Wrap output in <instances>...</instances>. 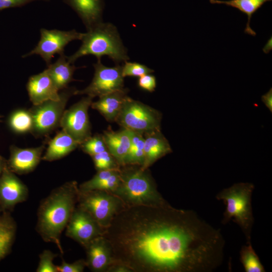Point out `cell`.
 Listing matches in <instances>:
<instances>
[{
    "mask_svg": "<svg viewBox=\"0 0 272 272\" xmlns=\"http://www.w3.org/2000/svg\"><path fill=\"white\" fill-rule=\"evenodd\" d=\"M113 262L132 272H205L218 249L216 229L195 212L157 206L125 207L102 235Z\"/></svg>",
    "mask_w": 272,
    "mask_h": 272,
    "instance_id": "obj_1",
    "label": "cell"
},
{
    "mask_svg": "<svg viewBox=\"0 0 272 272\" xmlns=\"http://www.w3.org/2000/svg\"><path fill=\"white\" fill-rule=\"evenodd\" d=\"M79 192L76 181L66 182L53 189L38 208L36 230L45 242L55 244L61 254V235L77 205Z\"/></svg>",
    "mask_w": 272,
    "mask_h": 272,
    "instance_id": "obj_2",
    "label": "cell"
},
{
    "mask_svg": "<svg viewBox=\"0 0 272 272\" xmlns=\"http://www.w3.org/2000/svg\"><path fill=\"white\" fill-rule=\"evenodd\" d=\"M120 182L112 192L126 207L157 206L167 201L158 191L148 169L125 165L119 168Z\"/></svg>",
    "mask_w": 272,
    "mask_h": 272,
    "instance_id": "obj_3",
    "label": "cell"
},
{
    "mask_svg": "<svg viewBox=\"0 0 272 272\" xmlns=\"http://www.w3.org/2000/svg\"><path fill=\"white\" fill-rule=\"evenodd\" d=\"M82 45L73 54L66 56L68 61L74 64L82 56L93 55L97 60L106 55L116 64L129 59L127 50L123 45L115 26L103 22L84 33Z\"/></svg>",
    "mask_w": 272,
    "mask_h": 272,
    "instance_id": "obj_4",
    "label": "cell"
},
{
    "mask_svg": "<svg viewBox=\"0 0 272 272\" xmlns=\"http://www.w3.org/2000/svg\"><path fill=\"white\" fill-rule=\"evenodd\" d=\"M254 185L249 182H238L221 190L216 198L225 205L222 223L232 220L240 227L247 242L251 241L254 224L251 199Z\"/></svg>",
    "mask_w": 272,
    "mask_h": 272,
    "instance_id": "obj_5",
    "label": "cell"
},
{
    "mask_svg": "<svg viewBox=\"0 0 272 272\" xmlns=\"http://www.w3.org/2000/svg\"><path fill=\"white\" fill-rule=\"evenodd\" d=\"M161 120L160 111L127 96L115 122L123 128L144 134L160 130Z\"/></svg>",
    "mask_w": 272,
    "mask_h": 272,
    "instance_id": "obj_6",
    "label": "cell"
},
{
    "mask_svg": "<svg viewBox=\"0 0 272 272\" xmlns=\"http://www.w3.org/2000/svg\"><path fill=\"white\" fill-rule=\"evenodd\" d=\"M75 87H66L59 91L60 97L57 100H49L32 106L29 110L33 117V127L31 133L35 137L48 134L57 127L69 99L76 95Z\"/></svg>",
    "mask_w": 272,
    "mask_h": 272,
    "instance_id": "obj_7",
    "label": "cell"
},
{
    "mask_svg": "<svg viewBox=\"0 0 272 272\" xmlns=\"http://www.w3.org/2000/svg\"><path fill=\"white\" fill-rule=\"evenodd\" d=\"M77 206L88 212L104 230L126 206L114 194L95 190L79 192Z\"/></svg>",
    "mask_w": 272,
    "mask_h": 272,
    "instance_id": "obj_8",
    "label": "cell"
},
{
    "mask_svg": "<svg viewBox=\"0 0 272 272\" xmlns=\"http://www.w3.org/2000/svg\"><path fill=\"white\" fill-rule=\"evenodd\" d=\"M94 98L86 96L65 109L60 122L62 129L80 145L92 135L88 110Z\"/></svg>",
    "mask_w": 272,
    "mask_h": 272,
    "instance_id": "obj_9",
    "label": "cell"
},
{
    "mask_svg": "<svg viewBox=\"0 0 272 272\" xmlns=\"http://www.w3.org/2000/svg\"><path fill=\"white\" fill-rule=\"evenodd\" d=\"M40 39L35 47L22 56L23 58L36 54L40 55L48 65L56 54L64 53V47L72 41L81 40L84 33L75 30L62 31L40 29Z\"/></svg>",
    "mask_w": 272,
    "mask_h": 272,
    "instance_id": "obj_10",
    "label": "cell"
},
{
    "mask_svg": "<svg viewBox=\"0 0 272 272\" xmlns=\"http://www.w3.org/2000/svg\"><path fill=\"white\" fill-rule=\"evenodd\" d=\"M94 77L91 83L85 89L78 90L77 95H86L93 98L100 97L124 88V77L122 75V66L116 64L113 67L103 65L101 60L94 64Z\"/></svg>",
    "mask_w": 272,
    "mask_h": 272,
    "instance_id": "obj_11",
    "label": "cell"
},
{
    "mask_svg": "<svg viewBox=\"0 0 272 272\" xmlns=\"http://www.w3.org/2000/svg\"><path fill=\"white\" fill-rule=\"evenodd\" d=\"M65 235L85 247L102 236L104 229L86 211L76 206L65 228Z\"/></svg>",
    "mask_w": 272,
    "mask_h": 272,
    "instance_id": "obj_12",
    "label": "cell"
},
{
    "mask_svg": "<svg viewBox=\"0 0 272 272\" xmlns=\"http://www.w3.org/2000/svg\"><path fill=\"white\" fill-rule=\"evenodd\" d=\"M28 196L27 186L8 166L0 176V203L5 208H13L25 201Z\"/></svg>",
    "mask_w": 272,
    "mask_h": 272,
    "instance_id": "obj_13",
    "label": "cell"
},
{
    "mask_svg": "<svg viewBox=\"0 0 272 272\" xmlns=\"http://www.w3.org/2000/svg\"><path fill=\"white\" fill-rule=\"evenodd\" d=\"M45 145L29 148H21L15 145L10 148V157L7 160L9 169L22 175L32 172L41 160Z\"/></svg>",
    "mask_w": 272,
    "mask_h": 272,
    "instance_id": "obj_14",
    "label": "cell"
},
{
    "mask_svg": "<svg viewBox=\"0 0 272 272\" xmlns=\"http://www.w3.org/2000/svg\"><path fill=\"white\" fill-rule=\"evenodd\" d=\"M27 90L33 105L44 101L57 100L60 97L59 91L48 74L46 69L31 76L27 83Z\"/></svg>",
    "mask_w": 272,
    "mask_h": 272,
    "instance_id": "obj_15",
    "label": "cell"
},
{
    "mask_svg": "<svg viewBox=\"0 0 272 272\" xmlns=\"http://www.w3.org/2000/svg\"><path fill=\"white\" fill-rule=\"evenodd\" d=\"M87 266L95 272H106L113 262L110 246L103 236L92 240L85 247Z\"/></svg>",
    "mask_w": 272,
    "mask_h": 272,
    "instance_id": "obj_16",
    "label": "cell"
},
{
    "mask_svg": "<svg viewBox=\"0 0 272 272\" xmlns=\"http://www.w3.org/2000/svg\"><path fill=\"white\" fill-rule=\"evenodd\" d=\"M144 169H148L156 161L171 153V146L161 129L144 133Z\"/></svg>",
    "mask_w": 272,
    "mask_h": 272,
    "instance_id": "obj_17",
    "label": "cell"
},
{
    "mask_svg": "<svg viewBox=\"0 0 272 272\" xmlns=\"http://www.w3.org/2000/svg\"><path fill=\"white\" fill-rule=\"evenodd\" d=\"M78 15L87 30L102 22L103 0H63Z\"/></svg>",
    "mask_w": 272,
    "mask_h": 272,
    "instance_id": "obj_18",
    "label": "cell"
},
{
    "mask_svg": "<svg viewBox=\"0 0 272 272\" xmlns=\"http://www.w3.org/2000/svg\"><path fill=\"white\" fill-rule=\"evenodd\" d=\"M107 150L115 158L120 166L124 165V160L130 145V133L129 130L122 128L114 131L110 127L102 134Z\"/></svg>",
    "mask_w": 272,
    "mask_h": 272,
    "instance_id": "obj_19",
    "label": "cell"
},
{
    "mask_svg": "<svg viewBox=\"0 0 272 272\" xmlns=\"http://www.w3.org/2000/svg\"><path fill=\"white\" fill-rule=\"evenodd\" d=\"M128 89L116 91L99 97L91 107L97 110L109 122H115L122 103L127 96Z\"/></svg>",
    "mask_w": 272,
    "mask_h": 272,
    "instance_id": "obj_20",
    "label": "cell"
},
{
    "mask_svg": "<svg viewBox=\"0 0 272 272\" xmlns=\"http://www.w3.org/2000/svg\"><path fill=\"white\" fill-rule=\"evenodd\" d=\"M80 146L68 133L61 129L50 140L41 160L53 161L60 159L74 151Z\"/></svg>",
    "mask_w": 272,
    "mask_h": 272,
    "instance_id": "obj_21",
    "label": "cell"
},
{
    "mask_svg": "<svg viewBox=\"0 0 272 272\" xmlns=\"http://www.w3.org/2000/svg\"><path fill=\"white\" fill-rule=\"evenodd\" d=\"M119 182V169L100 170L91 179L81 184L79 189L81 192L99 190L112 193Z\"/></svg>",
    "mask_w": 272,
    "mask_h": 272,
    "instance_id": "obj_22",
    "label": "cell"
},
{
    "mask_svg": "<svg viewBox=\"0 0 272 272\" xmlns=\"http://www.w3.org/2000/svg\"><path fill=\"white\" fill-rule=\"evenodd\" d=\"M74 64L70 63L63 53L59 55L56 61L47 65V72L57 89L60 91L66 87L70 83L75 81L73 75L76 69Z\"/></svg>",
    "mask_w": 272,
    "mask_h": 272,
    "instance_id": "obj_23",
    "label": "cell"
},
{
    "mask_svg": "<svg viewBox=\"0 0 272 272\" xmlns=\"http://www.w3.org/2000/svg\"><path fill=\"white\" fill-rule=\"evenodd\" d=\"M271 0H210L211 4H224L239 10L242 13L247 15L248 21L244 32L247 34L255 36L256 32L250 26V20L253 14L260 9L265 3Z\"/></svg>",
    "mask_w": 272,
    "mask_h": 272,
    "instance_id": "obj_24",
    "label": "cell"
},
{
    "mask_svg": "<svg viewBox=\"0 0 272 272\" xmlns=\"http://www.w3.org/2000/svg\"><path fill=\"white\" fill-rule=\"evenodd\" d=\"M16 232V224L13 219L5 214L0 216V260L10 251Z\"/></svg>",
    "mask_w": 272,
    "mask_h": 272,
    "instance_id": "obj_25",
    "label": "cell"
},
{
    "mask_svg": "<svg viewBox=\"0 0 272 272\" xmlns=\"http://www.w3.org/2000/svg\"><path fill=\"white\" fill-rule=\"evenodd\" d=\"M9 128L17 133L31 132L33 127V117L29 110L17 109L12 112L8 119Z\"/></svg>",
    "mask_w": 272,
    "mask_h": 272,
    "instance_id": "obj_26",
    "label": "cell"
},
{
    "mask_svg": "<svg viewBox=\"0 0 272 272\" xmlns=\"http://www.w3.org/2000/svg\"><path fill=\"white\" fill-rule=\"evenodd\" d=\"M129 130L131 138L130 145L124 160V165L142 166L145 159L144 135L137 132Z\"/></svg>",
    "mask_w": 272,
    "mask_h": 272,
    "instance_id": "obj_27",
    "label": "cell"
},
{
    "mask_svg": "<svg viewBox=\"0 0 272 272\" xmlns=\"http://www.w3.org/2000/svg\"><path fill=\"white\" fill-rule=\"evenodd\" d=\"M240 259L246 272H265V268L252 247L251 241L246 242L240 251Z\"/></svg>",
    "mask_w": 272,
    "mask_h": 272,
    "instance_id": "obj_28",
    "label": "cell"
},
{
    "mask_svg": "<svg viewBox=\"0 0 272 272\" xmlns=\"http://www.w3.org/2000/svg\"><path fill=\"white\" fill-rule=\"evenodd\" d=\"M79 147L84 153L91 157L107 150L102 134L97 133L90 136L82 143Z\"/></svg>",
    "mask_w": 272,
    "mask_h": 272,
    "instance_id": "obj_29",
    "label": "cell"
},
{
    "mask_svg": "<svg viewBox=\"0 0 272 272\" xmlns=\"http://www.w3.org/2000/svg\"><path fill=\"white\" fill-rule=\"evenodd\" d=\"M91 157L97 171L119 169L120 167L115 158L108 150L94 155Z\"/></svg>",
    "mask_w": 272,
    "mask_h": 272,
    "instance_id": "obj_30",
    "label": "cell"
},
{
    "mask_svg": "<svg viewBox=\"0 0 272 272\" xmlns=\"http://www.w3.org/2000/svg\"><path fill=\"white\" fill-rule=\"evenodd\" d=\"M122 65V75L125 77H140L143 75L151 74L154 70L146 65L135 62H124Z\"/></svg>",
    "mask_w": 272,
    "mask_h": 272,
    "instance_id": "obj_31",
    "label": "cell"
},
{
    "mask_svg": "<svg viewBox=\"0 0 272 272\" xmlns=\"http://www.w3.org/2000/svg\"><path fill=\"white\" fill-rule=\"evenodd\" d=\"M49 250H44L39 255V262L36 269L37 272H58L57 265L53 263V259L57 256Z\"/></svg>",
    "mask_w": 272,
    "mask_h": 272,
    "instance_id": "obj_32",
    "label": "cell"
},
{
    "mask_svg": "<svg viewBox=\"0 0 272 272\" xmlns=\"http://www.w3.org/2000/svg\"><path fill=\"white\" fill-rule=\"evenodd\" d=\"M87 266L86 260L80 259L73 263H67L62 260L59 265H57L58 272H83Z\"/></svg>",
    "mask_w": 272,
    "mask_h": 272,
    "instance_id": "obj_33",
    "label": "cell"
},
{
    "mask_svg": "<svg viewBox=\"0 0 272 272\" xmlns=\"http://www.w3.org/2000/svg\"><path fill=\"white\" fill-rule=\"evenodd\" d=\"M138 85L139 87L145 91L153 92L157 86L156 77L151 74H147L139 77Z\"/></svg>",
    "mask_w": 272,
    "mask_h": 272,
    "instance_id": "obj_34",
    "label": "cell"
},
{
    "mask_svg": "<svg viewBox=\"0 0 272 272\" xmlns=\"http://www.w3.org/2000/svg\"><path fill=\"white\" fill-rule=\"evenodd\" d=\"M36 1L47 0H0V12L6 9L23 6Z\"/></svg>",
    "mask_w": 272,
    "mask_h": 272,
    "instance_id": "obj_35",
    "label": "cell"
},
{
    "mask_svg": "<svg viewBox=\"0 0 272 272\" xmlns=\"http://www.w3.org/2000/svg\"><path fill=\"white\" fill-rule=\"evenodd\" d=\"M106 272H132V271L124 264L113 262L107 268Z\"/></svg>",
    "mask_w": 272,
    "mask_h": 272,
    "instance_id": "obj_36",
    "label": "cell"
},
{
    "mask_svg": "<svg viewBox=\"0 0 272 272\" xmlns=\"http://www.w3.org/2000/svg\"><path fill=\"white\" fill-rule=\"evenodd\" d=\"M261 100L264 105L268 108L270 112H272V89L269 90L261 96Z\"/></svg>",
    "mask_w": 272,
    "mask_h": 272,
    "instance_id": "obj_37",
    "label": "cell"
},
{
    "mask_svg": "<svg viewBox=\"0 0 272 272\" xmlns=\"http://www.w3.org/2000/svg\"><path fill=\"white\" fill-rule=\"evenodd\" d=\"M6 166H7V161L0 155V176Z\"/></svg>",
    "mask_w": 272,
    "mask_h": 272,
    "instance_id": "obj_38",
    "label": "cell"
},
{
    "mask_svg": "<svg viewBox=\"0 0 272 272\" xmlns=\"http://www.w3.org/2000/svg\"><path fill=\"white\" fill-rule=\"evenodd\" d=\"M2 117L1 115H0V121H1V118Z\"/></svg>",
    "mask_w": 272,
    "mask_h": 272,
    "instance_id": "obj_39",
    "label": "cell"
},
{
    "mask_svg": "<svg viewBox=\"0 0 272 272\" xmlns=\"http://www.w3.org/2000/svg\"><path fill=\"white\" fill-rule=\"evenodd\" d=\"M0 206H1V203H0Z\"/></svg>",
    "mask_w": 272,
    "mask_h": 272,
    "instance_id": "obj_40",
    "label": "cell"
},
{
    "mask_svg": "<svg viewBox=\"0 0 272 272\" xmlns=\"http://www.w3.org/2000/svg\"><path fill=\"white\" fill-rule=\"evenodd\" d=\"M47 1H48V0H47Z\"/></svg>",
    "mask_w": 272,
    "mask_h": 272,
    "instance_id": "obj_41",
    "label": "cell"
}]
</instances>
